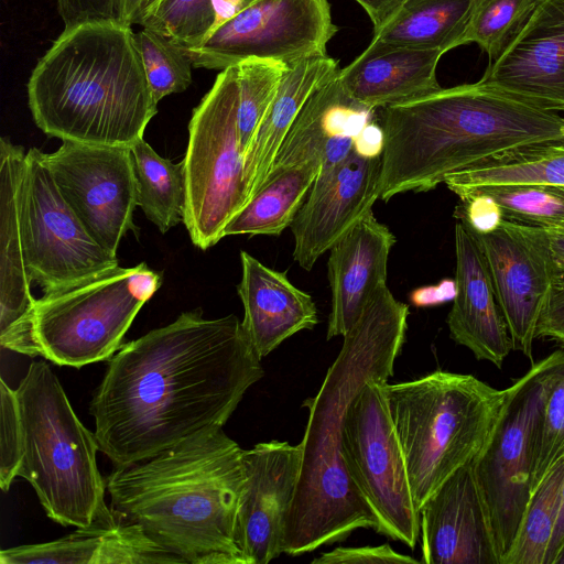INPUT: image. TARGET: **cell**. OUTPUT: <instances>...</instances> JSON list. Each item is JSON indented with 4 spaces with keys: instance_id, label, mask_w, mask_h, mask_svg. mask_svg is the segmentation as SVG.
I'll use <instances>...</instances> for the list:
<instances>
[{
    "instance_id": "23",
    "label": "cell",
    "mask_w": 564,
    "mask_h": 564,
    "mask_svg": "<svg viewBox=\"0 0 564 564\" xmlns=\"http://www.w3.org/2000/svg\"><path fill=\"white\" fill-rule=\"evenodd\" d=\"M242 275L237 286L243 305L242 328L263 358L285 339L318 323L313 297L296 288L286 272L271 269L246 251L240 252Z\"/></svg>"
},
{
    "instance_id": "40",
    "label": "cell",
    "mask_w": 564,
    "mask_h": 564,
    "mask_svg": "<svg viewBox=\"0 0 564 564\" xmlns=\"http://www.w3.org/2000/svg\"><path fill=\"white\" fill-rule=\"evenodd\" d=\"M545 230L552 256V283L538 322L536 337L554 339L564 348V230Z\"/></svg>"
},
{
    "instance_id": "7",
    "label": "cell",
    "mask_w": 564,
    "mask_h": 564,
    "mask_svg": "<svg viewBox=\"0 0 564 564\" xmlns=\"http://www.w3.org/2000/svg\"><path fill=\"white\" fill-rule=\"evenodd\" d=\"M383 390L417 510L449 476L478 456L509 392L471 375L443 370L411 381L386 382Z\"/></svg>"
},
{
    "instance_id": "9",
    "label": "cell",
    "mask_w": 564,
    "mask_h": 564,
    "mask_svg": "<svg viewBox=\"0 0 564 564\" xmlns=\"http://www.w3.org/2000/svg\"><path fill=\"white\" fill-rule=\"evenodd\" d=\"M564 372V349L534 364L512 386L495 427L474 459L500 564L513 546L530 501L538 432L546 398Z\"/></svg>"
},
{
    "instance_id": "37",
    "label": "cell",
    "mask_w": 564,
    "mask_h": 564,
    "mask_svg": "<svg viewBox=\"0 0 564 564\" xmlns=\"http://www.w3.org/2000/svg\"><path fill=\"white\" fill-rule=\"evenodd\" d=\"M145 75L156 102L178 94L192 84V62L187 54L162 34L142 28L135 33Z\"/></svg>"
},
{
    "instance_id": "35",
    "label": "cell",
    "mask_w": 564,
    "mask_h": 564,
    "mask_svg": "<svg viewBox=\"0 0 564 564\" xmlns=\"http://www.w3.org/2000/svg\"><path fill=\"white\" fill-rule=\"evenodd\" d=\"M539 0H477L465 44H478L496 61L523 28Z\"/></svg>"
},
{
    "instance_id": "3",
    "label": "cell",
    "mask_w": 564,
    "mask_h": 564,
    "mask_svg": "<svg viewBox=\"0 0 564 564\" xmlns=\"http://www.w3.org/2000/svg\"><path fill=\"white\" fill-rule=\"evenodd\" d=\"M243 449L221 426L113 467L110 510L185 564H246L236 539Z\"/></svg>"
},
{
    "instance_id": "8",
    "label": "cell",
    "mask_w": 564,
    "mask_h": 564,
    "mask_svg": "<svg viewBox=\"0 0 564 564\" xmlns=\"http://www.w3.org/2000/svg\"><path fill=\"white\" fill-rule=\"evenodd\" d=\"M162 275L145 263L119 265L35 299L33 335L40 356L80 368L109 359L141 307L160 289Z\"/></svg>"
},
{
    "instance_id": "42",
    "label": "cell",
    "mask_w": 564,
    "mask_h": 564,
    "mask_svg": "<svg viewBox=\"0 0 564 564\" xmlns=\"http://www.w3.org/2000/svg\"><path fill=\"white\" fill-rule=\"evenodd\" d=\"M460 200L455 217L474 232H488L503 219L497 203L485 194L473 193Z\"/></svg>"
},
{
    "instance_id": "12",
    "label": "cell",
    "mask_w": 564,
    "mask_h": 564,
    "mask_svg": "<svg viewBox=\"0 0 564 564\" xmlns=\"http://www.w3.org/2000/svg\"><path fill=\"white\" fill-rule=\"evenodd\" d=\"M21 219L28 270L44 292L63 289L117 268V254L86 230L59 193L43 152L25 154Z\"/></svg>"
},
{
    "instance_id": "45",
    "label": "cell",
    "mask_w": 564,
    "mask_h": 564,
    "mask_svg": "<svg viewBox=\"0 0 564 564\" xmlns=\"http://www.w3.org/2000/svg\"><path fill=\"white\" fill-rule=\"evenodd\" d=\"M164 0H117L119 21L128 24H140L163 2Z\"/></svg>"
},
{
    "instance_id": "28",
    "label": "cell",
    "mask_w": 564,
    "mask_h": 564,
    "mask_svg": "<svg viewBox=\"0 0 564 564\" xmlns=\"http://www.w3.org/2000/svg\"><path fill=\"white\" fill-rule=\"evenodd\" d=\"M477 0H405L372 42L443 54L465 44Z\"/></svg>"
},
{
    "instance_id": "43",
    "label": "cell",
    "mask_w": 564,
    "mask_h": 564,
    "mask_svg": "<svg viewBox=\"0 0 564 564\" xmlns=\"http://www.w3.org/2000/svg\"><path fill=\"white\" fill-rule=\"evenodd\" d=\"M65 26L96 20H118L117 0H56Z\"/></svg>"
},
{
    "instance_id": "2",
    "label": "cell",
    "mask_w": 564,
    "mask_h": 564,
    "mask_svg": "<svg viewBox=\"0 0 564 564\" xmlns=\"http://www.w3.org/2000/svg\"><path fill=\"white\" fill-rule=\"evenodd\" d=\"M409 306L387 283L367 301L328 368L308 410L302 463L286 519L283 553L299 556L346 540L358 529L379 531V521L350 478L341 455L346 410L371 378L389 379L405 340Z\"/></svg>"
},
{
    "instance_id": "36",
    "label": "cell",
    "mask_w": 564,
    "mask_h": 564,
    "mask_svg": "<svg viewBox=\"0 0 564 564\" xmlns=\"http://www.w3.org/2000/svg\"><path fill=\"white\" fill-rule=\"evenodd\" d=\"M184 52L198 47L217 29L216 0H164L143 22Z\"/></svg>"
},
{
    "instance_id": "22",
    "label": "cell",
    "mask_w": 564,
    "mask_h": 564,
    "mask_svg": "<svg viewBox=\"0 0 564 564\" xmlns=\"http://www.w3.org/2000/svg\"><path fill=\"white\" fill-rule=\"evenodd\" d=\"M394 242V235L371 210L332 246L327 262L332 292L327 339L344 336L371 294L386 284Z\"/></svg>"
},
{
    "instance_id": "16",
    "label": "cell",
    "mask_w": 564,
    "mask_h": 564,
    "mask_svg": "<svg viewBox=\"0 0 564 564\" xmlns=\"http://www.w3.org/2000/svg\"><path fill=\"white\" fill-rule=\"evenodd\" d=\"M242 459L245 481L236 517V544L246 564H268L283 553L302 451L300 444L272 440L243 449Z\"/></svg>"
},
{
    "instance_id": "29",
    "label": "cell",
    "mask_w": 564,
    "mask_h": 564,
    "mask_svg": "<svg viewBox=\"0 0 564 564\" xmlns=\"http://www.w3.org/2000/svg\"><path fill=\"white\" fill-rule=\"evenodd\" d=\"M318 171L319 164L313 162L271 171L256 195L227 224L224 237L280 235L291 226Z\"/></svg>"
},
{
    "instance_id": "33",
    "label": "cell",
    "mask_w": 564,
    "mask_h": 564,
    "mask_svg": "<svg viewBox=\"0 0 564 564\" xmlns=\"http://www.w3.org/2000/svg\"><path fill=\"white\" fill-rule=\"evenodd\" d=\"M236 66L238 79L237 126L240 149L246 156L289 65L275 59L248 58Z\"/></svg>"
},
{
    "instance_id": "4",
    "label": "cell",
    "mask_w": 564,
    "mask_h": 564,
    "mask_svg": "<svg viewBox=\"0 0 564 564\" xmlns=\"http://www.w3.org/2000/svg\"><path fill=\"white\" fill-rule=\"evenodd\" d=\"M380 198L427 192L510 149L563 139L564 116L480 80L380 108Z\"/></svg>"
},
{
    "instance_id": "17",
    "label": "cell",
    "mask_w": 564,
    "mask_h": 564,
    "mask_svg": "<svg viewBox=\"0 0 564 564\" xmlns=\"http://www.w3.org/2000/svg\"><path fill=\"white\" fill-rule=\"evenodd\" d=\"M381 158L356 150L337 169L317 175L291 224L293 258L310 271L317 259L372 210L380 198Z\"/></svg>"
},
{
    "instance_id": "25",
    "label": "cell",
    "mask_w": 564,
    "mask_h": 564,
    "mask_svg": "<svg viewBox=\"0 0 564 564\" xmlns=\"http://www.w3.org/2000/svg\"><path fill=\"white\" fill-rule=\"evenodd\" d=\"M443 53L370 42L339 69L345 91L360 105L378 110L441 88L436 67Z\"/></svg>"
},
{
    "instance_id": "13",
    "label": "cell",
    "mask_w": 564,
    "mask_h": 564,
    "mask_svg": "<svg viewBox=\"0 0 564 564\" xmlns=\"http://www.w3.org/2000/svg\"><path fill=\"white\" fill-rule=\"evenodd\" d=\"M337 32L327 0H256L185 51L194 67L223 70L248 58L288 65L326 54Z\"/></svg>"
},
{
    "instance_id": "27",
    "label": "cell",
    "mask_w": 564,
    "mask_h": 564,
    "mask_svg": "<svg viewBox=\"0 0 564 564\" xmlns=\"http://www.w3.org/2000/svg\"><path fill=\"white\" fill-rule=\"evenodd\" d=\"M444 183L460 199L489 186H564V138L510 149L448 175Z\"/></svg>"
},
{
    "instance_id": "19",
    "label": "cell",
    "mask_w": 564,
    "mask_h": 564,
    "mask_svg": "<svg viewBox=\"0 0 564 564\" xmlns=\"http://www.w3.org/2000/svg\"><path fill=\"white\" fill-rule=\"evenodd\" d=\"M473 462L449 476L420 508L421 563L500 564Z\"/></svg>"
},
{
    "instance_id": "34",
    "label": "cell",
    "mask_w": 564,
    "mask_h": 564,
    "mask_svg": "<svg viewBox=\"0 0 564 564\" xmlns=\"http://www.w3.org/2000/svg\"><path fill=\"white\" fill-rule=\"evenodd\" d=\"M473 193H481L494 199L499 206L502 218L507 221L543 229L564 230V186L562 185H501L479 188Z\"/></svg>"
},
{
    "instance_id": "47",
    "label": "cell",
    "mask_w": 564,
    "mask_h": 564,
    "mask_svg": "<svg viewBox=\"0 0 564 564\" xmlns=\"http://www.w3.org/2000/svg\"><path fill=\"white\" fill-rule=\"evenodd\" d=\"M564 543V481L558 497L557 514L553 534L546 551L544 564H553L561 546Z\"/></svg>"
},
{
    "instance_id": "21",
    "label": "cell",
    "mask_w": 564,
    "mask_h": 564,
    "mask_svg": "<svg viewBox=\"0 0 564 564\" xmlns=\"http://www.w3.org/2000/svg\"><path fill=\"white\" fill-rule=\"evenodd\" d=\"M456 293L447 316L452 339L501 368L512 348L485 253L462 221L455 225Z\"/></svg>"
},
{
    "instance_id": "18",
    "label": "cell",
    "mask_w": 564,
    "mask_h": 564,
    "mask_svg": "<svg viewBox=\"0 0 564 564\" xmlns=\"http://www.w3.org/2000/svg\"><path fill=\"white\" fill-rule=\"evenodd\" d=\"M480 82L543 109L564 112V0H539Z\"/></svg>"
},
{
    "instance_id": "39",
    "label": "cell",
    "mask_w": 564,
    "mask_h": 564,
    "mask_svg": "<svg viewBox=\"0 0 564 564\" xmlns=\"http://www.w3.org/2000/svg\"><path fill=\"white\" fill-rule=\"evenodd\" d=\"M0 487L8 491L21 463V422L15 390L0 380Z\"/></svg>"
},
{
    "instance_id": "15",
    "label": "cell",
    "mask_w": 564,
    "mask_h": 564,
    "mask_svg": "<svg viewBox=\"0 0 564 564\" xmlns=\"http://www.w3.org/2000/svg\"><path fill=\"white\" fill-rule=\"evenodd\" d=\"M471 232L485 253L512 348L532 360L538 322L552 283L547 231L502 219L488 232Z\"/></svg>"
},
{
    "instance_id": "46",
    "label": "cell",
    "mask_w": 564,
    "mask_h": 564,
    "mask_svg": "<svg viewBox=\"0 0 564 564\" xmlns=\"http://www.w3.org/2000/svg\"><path fill=\"white\" fill-rule=\"evenodd\" d=\"M368 13L373 32L380 30L401 8L405 0H355Z\"/></svg>"
},
{
    "instance_id": "11",
    "label": "cell",
    "mask_w": 564,
    "mask_h": 564,
    "mask_svg": "<svg viewBox=\"0 0 564 564\" xmlns=\"http://www.w3.org/2000/svg\"><path fill=\"white\" fill-rule=\"evenodd\" d=\"M387 378L369 379L348 405L341 425L346 469L379 521L378 533L414 549L420 512L389 412Z\"/></svg>"
},
{
    "instance_id": "31",
    "label": "cell",
    "mask_w": 564,
    "mask_h": 564,
    "mask_svg": "<svg viewBox=\"0 0 564 564\" xmlns=\"http://www.w3.org/2000/svg\"><path fill=\"white\" fill-rule=\"evenodd\" d=\"M138 188V206L165 234L183 223L186 180L183 161L173 163L160 156L143 139L131 148Z\"/></svg>"
},
{
    "instance_id": "38",
    "label": "cell",
    "mask_w": 564,
    "mask_h": 564,
    "mask_svg": "<svg viewBox=\"0 0 564 564\" xmlns=\"http://www.w3.org/2000/svg\"><path fill=\"white\" fill-rule=\"evenodd\" d=\"M564 457V372L551 389L543 410L533 458L532 492Z\"/></svg>"
},
{
    "instance_id": "30",
    "label": "cell",
    "mask_w": 564,
    "mask_h": 564,
    "mask_svg": "<svg viewBox=\"0 0 564 564\" xmlns=\"http://www.w3.org/2000/svg\"><path fill=\"white\" fill-rule=\"evenodd\" d=\"M337 76L308 98L285 137L270 172L310 162L318 163L321 167V156L332 133L355 134L352 113Z\"/></svg>"
},
{
    "instance_id": "26",
    "label": "cell",
    "mask_w": 564,
    "mask_h": 564,
    "mask_svg": "<svg viewBox=\"0 0 564 564\" xmlns=\"http://www.w3.org/2000/svg\"><path fill=\"white\" fill-rule=\"evenodd\" d=\"M338 72L337 62L327 54L289 65L245 156L247 203L264 183L285 137L308 98Z\"/></svg>"
},
{
    "instance_id": "14",
    "label": "cell",
    "mask_w": 564,
    "mask_h": 564,
    "mask_svg": "<svg viewBox=\"0 0 564 564\" xmlns=\"http://www.w3.org/2000/svg\"><path fill=\"white\" fill-rule=\"evenodd\" d=\"M59 193L88 234L117 254L121 239L134 229L138 188L130 148L70 141L43 153Z\"/></svg>"
},
{
    "instance_id": "10",
    "label": "cell",
    "mask_w": 564,
    "mask_h": 564,
    "mask_svg": "<svg viewBox=\"0 0 564 564\" xmlns=\"http://www.w3.org/2000/svg\"><path fill=\"white\" fill-rule=\"evenodd\" d=\"M237 66L223 69L193 110L183 159L186 205L183 223L192 242L206 250L224 238L227 224L246 206L245 156L238 126Z\"/></svg>"
},
{
    "instance_id": "5",
    "label": "cell",
    "mask_w": 564,
    "mask_h": 564,
    "mask_svg": "<svg viewBox=\"0 0 564 564\" xmlns=\"http://www.w3.org/2000/svg\"><path fill=\"white\" fill-rule=\"evenodd\" d=\"M35 124L47 135L131 148L158 112L131 25L96 20L65 26L28 82Z\"/></svg>"
},
{
    "instance_id": "20",
    "label": "cell",
    "mask_w": 564,
    "mask_h": 564,
    "mask_svg": "<svg viewBox=\"0 0 564 564\" xmlns=\"http://www.w3.org/2000/svg\"><path fill=\"white\" fill-rule=\"evenodd\" d=\"M25 154L7 138L0 141V344L29 357L40 356L33 335L32 280L21 219Z\"/></svg>"
},
{
    "instance_id": "49",
    "label": "cell",
    "mask_w": 564,
    "mask_h": 564,
    "mask_svg": "<svg viewBox=\"0 0 564 564\" xmlns=\"http://www.w3.org/2000/svg\"><path fill=\"white\" fill-rule=\"evenodd\" d=\"M562 133H563V135H564V126H563V128H562Z\"/></svg>"
},
{
    "instance_id": "41",
    "label": "cell",
    "mask_w": 564,
    "mask_h": 564,
    "mask_svg": "<svg viewBox=\"0 0 564 564\" xmlns=\"http://www.w3.org/2000/svg\"><path fill=\"white\" fill-rule=\"evenodd\" d=\"M419 564L420 561L393 550L388 543L377 546H338L312 560V564Z\"/></svg>"
},
{
    "instance_id": "24",
    "label": "cell",
    "mask_w": 564,
    "mask_h": 564,
    "mask_svg": "<svg viewBox=\"0 0 564 564\" xmlns=\"http://www.w3.org/2000/svg\"><path fill=\"white\" fill-rule=\"evenodd\" d=\"M1 564H181L183 561L151 540L143 530L116 519L57 540L0 552ZM184 564V563H183Z\"/></svg>"
},
{
    "instance_id": "44",
    "label": "cell",
    "mask_w": 564,
    "mask_h": 564,
    "mask_svg": "<svg viewBox=\"0 0 564 564\" xmlns=\"http://www.w3.org/2000/svg\"><path fill=\"white\" fill-rule=\"evenodd\" d=\"M456 293L455 281L444 280L437 285H429L414 290L410 300L414 306L425 307L454 300Z\"/></svg>"
},
{
    "instance_id": "32",
    "label": "cell",
    "mask_w": 564,
    "mask_h": 564,
    "mask_svg": "<svg viewBox=\"0 0 564 564\" xmlns=\"http://www.w3.org/2000/svg\"><path fill=\"white\" fill-rule=\"evenodd\" d=\"M563 481L564 457L547 471L532 492L516 542L502 564H544Z\"/></svg>"
},
{
    "instance_id": "48",
    "label": "cell",
    "mask_w": 564,
    "mask_h": 564,
    "mask_svg": "<svg viewBox=\"0 0 564 564\" xmlns=\"http://www.w3.org/2000/svg\"><path fill=\"white\" fill-rule=\"evenodd\" d=\"M553 564H564V543L561 546L556 557L554 558Z\"/></svg>"
},
{
    "instance_id": "6",
    "label": "cell",
    "mask_w": 564,
    "mask_h": 564,
    "mask_svg": "<svg viewBox=\"0 0 564 564\" xmlns=\"http://www.w3.org/2000/svg\"><path fill=\"white\" fill-rule=\"evenodd\" d=\"M14 390L22 435L18 476L32 486L47 517L74 528L116 521L105 502L95 433L77 417L50 365L33 361Z\"/></svg>"
},
{
    "instance_id": "1",
    "label": "cell",
    "mask_w": 564,
    "mask_h": 564,
    "mask_svg": "<svg viewBox=\"0 0 564 564\" xmlns=\"http://www.w3.org/2000/svg\"><path fill=\"white\" fill-rule=\"evenodd\" d=\"M261 359L236 315L200 308L124 344L89 402L99 451L120 467L223 427L264 376Z\"/></svg>"
}]
</instances>
